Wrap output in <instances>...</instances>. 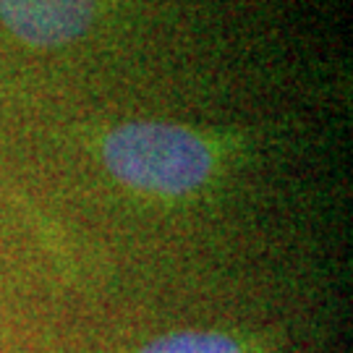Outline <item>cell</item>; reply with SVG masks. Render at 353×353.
I'll return each mask as SVG.
<instances>
[{
    "label": "cell",
    "mask_w": 353,
    "mask_h": 353,
    "mask_svg": "<svg viewBox=\"0 0 353 353\" xmlns=\"http://www.w3.org/2000/svg\"><path fill=\"white\" fill-rule=\"evenodd\" d=\"M233 154V144L199 128L131 121L110 128L100 141L108 173L141 196L178 202L202 194Z\"/></svg>",
    "instance_id": "6da1fadb"
},
{
    "label": "cell",
    "mask_w": 353,
    "mask_h": 353,
    "mask_svg": "<svg viewBox=\"0 0 353 353\" xmlns=\"http://www.w3.org/2000/svg\"><path fill=\"white\" fill-rule=\"evenodd\" d=\"M113 0H0V24L11 37L37 50L81 39Z\"/></svg>",
    "instance_id": "7a4b0ae2"
},
{
    "label": "cell",
    "mask_w": 353,
    "mask_h": 353,
    "mask_svg": "<svg viewBox=\"0 0 353 353\" xmlns=\"http://www.w3.org/2000/svg\"><path fill=\"white\" fill-rule=\"evenodd\" d=\"M139 353H256V348L217 330H183L154 338Z\"/></svg>",
    "instance_id": "3957f363"
}]
</instances>
